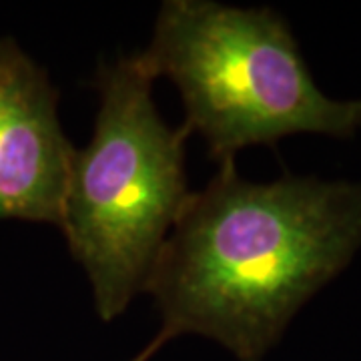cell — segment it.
I'll return each instance as SVG.
<instances>
[{"instance_id": "obj_1", "label": "cell", "mask_w": 361, "mask_h": 361, "mask_svg": "<svg viewBox=\"0 0 361 361\" xmlns=\"http://www.w3.org/2000/svg\"><path fill=\"white\" fill-rule=\"evenodd\" d=\"M361 247V183L291 177L249 183L221 163L191 195L149 275L161 329L135 361L173 337L219 341L261 361L311 297Z\"/></svg>"}, {"instance_id": "obj_2", "label": "cell", "mask_w": 361, "mask_h": 361, "mask_svg": "<svg viewBox=\"0 0 361 361\" xmlns=\"http://www.w3.org/2000/svg\"><path fill=\"white\" fill-rule=\"evenodd\" d=\"M153 80L141 54L99 68L94 133L71 169L61 231L89 277L103 322L116 319L145 291L193 195L185 175L191 130L163 123Z\"/></svg>"}, {"instance_id": "obj_3", "label": "cell", "mask_w": 361, "mask_h": 361, "mask_svg": "<svg viewBox=\"0 0 361 361\" xmlns=\"http://www.w3.org/2000/svg\"><path fill=\"white\" fill-rule=\"evenodd\" d=\"M141 59L169 77L185 104V127L225 163L251 145L297 133L351 139L361 129L360 101L322 92L289 26L271 8L211 0H167Z\"/></svg>"}, {"instance_id": "obj_4", "label": "cell", "mask_w": 361, "mask_h": 361, "mask_svg": "<svg viewBox=\"0 0 361 361\" xmlns=\"http://www.w3.org/2000/svg\"><path fill=\"white\" fill-rule=\"evenodd\" d=\"M49 75L11 39L0 40V219L61 227L77 149L59 123Z\"/></svg>"}]
</instances>
